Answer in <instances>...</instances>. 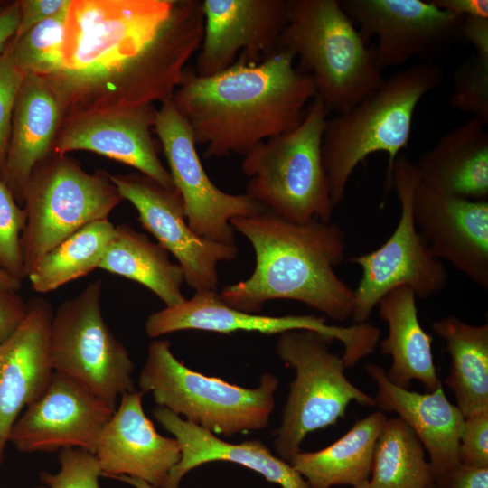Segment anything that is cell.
Returning a JSON list of instances; mask_svg holds the SVG:
<instances>
[{
    "label": "cell",
    "instance_id": "6da1fadb",
    "mask_svg": "<svg viewBox=\"0 0 488 488\" xmlns=\"http://www.w3.org/2000/svg\"><path fill=\"white\" fill-rule=\"evenodd\" d=\"M199 0H71L62 66L45 79L62 120L171 100L203 35Z\"/></svg>",
    "mask_w": 488,
    "mask_h": 488
},
{
    "label": "cell",
    "instance_id": "7a4b0ae2",
    "mask_svg": "<svg viewBox=\"0 0 488 488\" xmlns=\"http://www.w3.org/2000/svg\"><path fill=\"white\" fill-rule=\"evenodd\" d=\"M294 60L290 51L277 49L259 61L238 60L208 77L186 70L171 100L196 145L205 146V158L244 156L302 122L316 90Z\"/></svg>",
    "mask_w": 488,
    "mask_h": 488
},
{
    "label": "cell",
    "instance_id": "3957f363",
    "mask_svg": "<svg viewBox=\"0 0 488 488\" xmlns=\"http://www.w3.org/2000/svg\"><path fill=\"white\" fill-rule=\"evenodd\" d=\"M230 225L249 241L256 263L249 278L221 292L228 305L258 314L270 300L287 299L337 322L352 318V290L334 270L346 247L338 225L317 219L296 223L266 210Z\"/></svg>",
    "mask_w": 488,
    "mask_h": 488
},
{
    "label": "cell",
    "instance_id": "277c9868",
    "mask_svg": "<svg viewBox=\"0 0 488 488\" xmlns=\"http://www.w3.org/2000/svg\"><path fill=\"white\" fill-rule=\"evenodd\" d=\"M443 79V69L433 61L416 63L385 79L350 111L327 118L322 159L335 206L354 169L374 153L388 155L385 187L391 190L392 167L408 145L416 108Z\"/></svg>",
    "mask_w": 488,
    "mask_h": 488
},
{
    "label": "cell",
    "instance_id": "5b68a950",
    "mask_svg": "<svg viewBox=\"0 0 488 488\" xmlns=\"http://www.w3.org/2000/svg\"><path fill=\"white\" fill-rule=\"evenodd\" d=\"M277 49L299 60L328 112L346 113L385 78L369 46L337 0H287Z\"/></svg>",
    "mask_w": 488,
    "mask_h": 488
},
{
    "label": "cell",
    "instance_id": "8992f818",
    "mask_svg": "<svg viewBox=\"0 0 488 488\" xmlns=\"http://www.w3.org/2000/svg\"><path fill=\"white\" fill-rule=\"evenodd\" d=\"M328 111L314 97L295 128L255 145L243 157L246 194L286 221H331L335 207L322 159Z\"/></svg>",
    "mask_w": 488,
    "mask_h": 488
},
{
    "label": "cell",
    "instance_id": "52a82bcc",
    "mask_svg": "<svg viewBox=\"0 0 488 488\" xmlns=\"http://www.w3.org/2000/svg\"><path fill=\"white\" fill-rule=\"evenodd\" d=\"M278 385L272 373L245 388L192 371L176 359L167 340L149 344L138 376L140 391L152 393L157 407L224 436L266 428Z\"/></svg>",
    "mask_w": 488,
    "mask_h": 488
},
{
    "label": "cell",
    "instance_id": "ba28073f",
    "mask_svg": "<svg viewBox=\"0 0 488 488\" xmlns=\"http://www.w3.org/2000/svg\"><path fill=\"white\" fill-rule=\"evenodd\" d=\"M333 341L308 330L277 338V355L296 371L273 442L277 455L287 463L308 434L335 425L351 402L377 406L374 397L346 378L343 358L330 351Z\"/></svg>",
    "mask_w": 488,
    "mask_h": 488
},
{
    "label": "cell",
    "instance_id": "9c48e42d",
    "mask_svg": "<svg viewBox=\"0 0 488 488\" xmlns=\"http://www.w3.org/2000/svg\"><path fill=\"white\" fill-rule=\"evenodd\" d=\"M122 201L105 171L89 174L65 155L40 163L23 196L21 245L26 277L50 249L87 224L108 219Z\"/></svg>",
    "mask_w": 488,
    "mask_h": 488
},
{
    "label": "cell",
    "instance_id": "30bf717a",
    "mask_svg": "<svg viewBox=\"0 0 488 488\" xmlns=\"http://www.w3.org/2000/svg\"><path fill=\"white\" fill-rule=\"evenodd\" d=\"M419 183L415 164L399 154L391 175V189L400 204L398 224L380 248L349 258L361 269L358 286L352 290V319L355 324L366 323L380 299L399 286H408L416 297L426 299L446 286L444 265L432 253L414 221L413 197Z\"/></svg>",
    "mask_w": 488,
    "mask_h": 488
},
{
    "label": "cell",
    "instance_id": "8fae6325",
    "mask_svg": "<svg viewBox=\"0 0 488 488\" xmlns=\"http://www.w3.org/2000/svg\"><path fill=\"white\" fill-rule=\"evenodd\" d=\"M102 280L89 284L53 313L50 352L53 371L88 389L113 410L124 393L136 390L133 361L101 313Z\"/></svg>",
    "mask_w": 488,
    "mask_h": 488
},
{
    "label": "cell",
    "instance_id": "7c38bea8",
    "mask_svg": "<svg viewBox=\"0 0 488 488\" xmlns=\"http://www.w3.org/2000/svg\"><path fill=\"white\" fill-rule=\"evenodd\" d=\"M324 315L271 316L247 313L228 305L217 291H198L190 299L165 306L151 314L145 322L151 338L186 330L232 333L256 332L281 334L295 330H308L342 343L346 368L371 355L379 342L380 329L369 324L350 326L331 325Z\"/></svg>",
    "mask_w": 488,
    "mask_h": 488
},
{
    "label": "cell",
    "instance_id": "4fadbf2b",
    "mask_svg": "<svg viewBox=\"0 0 488 488\" xmlns=\"http://www.w3.org/2000/svg\"><path fill=\"white\" fill-rule=\"evenodd\" d=\"M154 127L191 229L214 241L235 243L230 221L265 209L246 193H228L211 182L198 155L192 132L172 100L162 103L156 110Z\"/></svg>",
    "mask_w": 488,
    "mask_h": 488
},
{
    "label": "cell",
    "instance_id": "5bb4252c",
    "mask_svg": "<svg viewBox=\"0 0 488 488\" xmlns=\"http://www.w3.org/2000/svg\"><path fill=\"white\" fill-rule=\"evenodd\" d=\"M123 200L136 208L140 224L178 261L184 281L195 292L217 291L218 265L234 259L235 243H222L194 232L181 196L140 174L110 175Z\"/></svg>",
    "mask_w": 488,
    "mask_h": 488
},
{
    "label": "cell",
    "instance_id": "9a60e30c",
    "mask_svg": "<svg viewBox=\"0 0 488 488\" xmlns=\"http://www.w3.org/2000/svg\"><path fill=\"white\" fill-rule=\"evenodd\" d=\"M341 6L368 43L380 68L427 58L460 35L463 18L438 8L430 0H343Z\"/></svg>",
    "mask_w": 488,
    "mask_h": 488
},
{
    "label": "cell",
    "instance_id": "2e32d148",
    "mask_svg": "<svg viewBox=\"0 0 488 488\" xmlns=\"http://www.w3.org/2000/svg\"><path fill=\"white\" fill-rule=\"evenodd\" d=\"M114 411L81 384L54 371L44 393L14 422L8 442L23 453L79 448L95 455Z\"/></svg>",
    "mask_w": 488,
    "mask_h": 488
},
{
    "label": "cell",
    "instance_id": "e0dca14e",
    "mask_svg": "<svg viewBox=\"0 0 488 488\" xmlns=\"http://www.w3.org/2000/svg\"><path fill=\"white\" fill-rule=\"evenodd\" d=\"M202 9L203 35L194 71L208 77L238 60L256 62L275 52L287 0H203Z\"/></svg>",
    "mask_w": 488,
    "mask_h": 488
},
{
    "label": "cell",
    "instance_id": "ac0fdd59",
    "mask_svg": "<svg viewBox=\"0 0 488 488\" xmlns=\"http://www.w3.org/2000/svg\"><path fill=\"white\" fill-rule=\"evenodd\" d=\"M416 227L432 253L488 289V201L441 192L420 183L413 197Z\"/></svg>",
    "mask_w": 488,
    "mask_h": 488
},
{
    "label": "cell",
    "instance_id": "d6986e66",
    "mask_svg": "<svg viewBox=\"0 0 488 488\" xmlns=\"http://www.w3.org/2000/svg\"><path fill=\"white\" fill-rule=\"evenodd\" d=\"M156 108H135L87 113L63 120L53 145V154L90 151L136 169L163 187L174 190L151 135Z\"/></svg>",
    "mask_w": 488,
    "mask_h": 488
},
{
    "label": "cell",
    "instance_id": "ffe728a7",
    "mask_svg": "<svg viewBox=\"0 0 488 488\" xmlns=\"http://www.w3.org/2000/svg\"><path fill=\"white\" fill-rule=\"evenodd\" d=\"M52 316L48 300H30L21 324L0 344V465L14 422L44 393L54 372L50 352Z\"/></svg>",
    "mask_w": 488,
    "mask_h": 488
},
{
    "label": "cell",
    "instance_id": "44dd1931",
    "mask_svg": "<svg viewBox=\"0 0 488 488\" xmlns=\"http://www.w3.org/2000/svg\"><path fill=\"white\" fill-rule=\"evenodd\" d=\"M140 390L124 393L106 424L95 455L101 476H129L164 488L181 458L175 438L160 435L143 408Z\"/></svg>",
    "mask_w": 488,
    "mask_h": 488
},
{
    "label": "cell",
    "instance_id": "7402d4cb",
    "mask_svg": "<svg viewBox=\"0 0 488 488\" xmlns=\"http://www.w3.org/2000/svg\"><path fill=\"white\" fill-rule=\"evenodd\" d=\"M365 371L378 389L376 407L382 412L396 413L427 452L435 483L457 467L465 417L447 399L443 386L418 393L394 384L378 364L366 363Z\"/></svg>",
    "mask_w": 488,
    "mask_h": 488
},
{
    "label": "cell",
    "instance_id": "603a6c76",
    "mask_svg": "<svg viewBox=\"0 0 488 488\" xmlns=\"http://www.w3.org/2000/svg\"><path fill=\"white\" fill-rule=\"evenodd\" d=\"M153 416L174 436L181 451V458L171 470L164 488H179L187 474L211 462L239 465L280 488H311L289 463L274 455L258 439L239 444L227 442L163 407L154 408Z\"/></svg>",
    "mask_w": 488,
    "mask_h": 488
},
{
    "label": "cell",
    "instance_id": "cb8c5ba5",
    "mask_svg": "<svg viewBox=\"0 0 488 488\" xmlns=\"http://www.w3.org/2000/svg\"><path fill=\"white\" fill-rule=\"evenodd\" d=\"M61 120V105L49 82L25 75L15 99L0 176L22 207L30 177L34 168L51 155Z\"/></svg>",
    "mask_w": 488,
    "mask_h": 488
},
{
    "label": "cell",
    "instance_id": "d4e9b609",
    "mask_svg": "<svg viewBox=\"0 0 488 488\" xmlns=\"http://www.w3.org/2000/svg\"><path fill=\"white\" fill-rule=\"evenodd\" d=\"M487 122L477 117L445 134L415 164L421 184L471 200L488 197Z\"/></svg>",
    "mask_w": 488,
    "mask_h": 488
},
{
    "label": "cell",
    "instance_id": "484cf974",
    "mask_svg": "<svg viewBox=\"0 0 488 488\" xmlns=\"http://www.w3.org/2000/svg\"><path fill=\"white\" fill-rule=\"evenodd\" d=\"M378 306L380 317L388 324V335L380 342V350L392 361L386 371L389 380L405 389L418 380L427 392L436 389L442 382L434 363L432 337L418 320L414 291L399 286L384 296Z\"/></svg>",
    "mask_w": 488,
    "mask_h": 488
},
{
    "label": "cell",
    "instance_id": "4316f807",
    "mask_svg": "<svg viewBox=\"0 0 488 488\" xmlns=\"http://www.w3.org/2000/svg\"><path fill=\"white\" fill-rule=\"evenodd\" d=\"M387 420L381 410L353 424L341 438L315 451L296 453L288 462L311 488L356 486L369 481L378 437Z\"/></svg>",
    "mask_w": 488,
    "mask_h": 488
},
{
    "label": "cell",
    "instance_id": "83f0119b",
    "mask_svg": "<svg viewBox=\"0 0 488 488\" xmlns=\"http://www.w3.org/2000/svg\"><path fill=\"white\" fill-rule=\"evenodd\" d=\"M446 344L451 365L445 384L465 418L488 411V324H470L448 315L433 323Z\"/></svg>",
    "mask_w": 488,
    "mask_h": 488
},
{
    "label": "cell",
    "instance_id": "f1b7e54d",
    "mask_svg": "<svg viewBox=\"0 0 488 488\" xmlns=\"http://www.w3.org/2000/svg\"><path fill=\"white\" fill-rule=\"evenodd\" d=\"M99 268L143 285L165 306L185 300L181 267L170 261L168 251L159 243L152 242L126 223L116 226Z\"/></svg>",
    "mask_w": 488,
    "mask_h": 488
},
{
    "label": "cell",
    "instance_id": "f546056e",
    "mask_svg": "<svg viewBox=\"0 0 488 488\" xmlns=\"http://www.w3.org/2000/svg\"><path fill=\"white\" fill-rule=\"evenodd\" d=\"M115 228L108 219L96 221L61 241L27 276L32 288L40 294L49 293L99 268Z\"/></svg>",
    "mask_w": 488,
    "mask_h": 488
},
{
    "label": "cell",
    "instance_id": "4dcf8cb0",
    "mask_svg": "<svg viewBox=\"0 0 488 488\" xmlns=\"http://www.w3.org/2000/svg\"><path fill=\"white\" fill-rule=\"evenodd\" d=\"M435 483L425 449L399 418H387L378 437L369 483L371 488H427Z\"/></svg>",
    "mask_w": 488,
    "mask_h": 488
},
{
    "label": "cell",
    "instance_id": "1f68e13d",
    "mask_svg": "<svg viewBox=\"0 0 488 488\" xmlns=\"http://www.w3.org/2000/svg\"><path fill=\"white\" fill-rule=\"evenodd\" d=\"M69 7L13 40L14 56L24 75L48 79L61 70Z\"/></svg>",
    "mask_w": 488,
    "mask_h": 488
},
{
    "label": "cell",
    "instance_id": "d6a6232c",
    "mask_svg": "<svg viewBox=\"0 0 488 488\" xmlns=\"http://www.w3.org/2000/svg\"><path fill=\"white\" fill-rule=\"evenodd\" d=\"M26 213L0 178V269L21 281L26 277L21 237Z\"/></svg>",
    "mask_w": 488,
    "mask_h": 488
},
{
    "label": "cell",
    "instance_id": "836d02e7",
    "mask_svg": "<svg viewBox=\"0 0 488 488\" xmlns=\"http://www.w3.org/2000/svg\"><path fill=\"white\" fill-rule=\"evenodd\" d=\"M450 106L488 122V62L475 54L460 63L453 74Z\"/></svg>",
    "mask_w": 488,
    "mask_h": 488
},
{
    "label": "cell",
    "instance_id": "e575fe53",
    "mask_svg": "<svg viewBox=\"0 0 488 488\" xmlns=\"http://www.w3.org/2000/svg\"><path fill=\"white\" fill-rule=\"evenodd\" d=\"M60 469L42 472L40 479L48 488H99L101 469L96 455L79 448L60 450Z\"/></svg>",
    "mask_w": 488,
    "mask_h": 488
},
{
    "label": "cell",
    "instance_id": "d590c367",
    "mask_svg": "<svg viewBox=\"0 0 488 488\" xmlns=\"http://www.w3.org/2000/svg\"><path fill=\"white\" fill-rule=\"evenodd\" d=\"M24 77L15 61L12 41L0 55V176L9 144L14 107Z\"/></svg>",
    "mask_w": 488,
    "mask_h": 488
},
{
    "label": "cell",
    "instance_id": "8d00e7d4",
    "mask_svg": "<svg viewBox=\"0 0 488 488\" xmlns=\"http://www.w3.org/2000/svg\"><path fill=\"white\" fill-rule=\"evenodd\" d=\"M459 461L465 465L488 467V411L465 418Z\"/></svg>",
    "mask_w": 488,
    "mask_h": 488
},
{
    "label": "cell",
    "instance_id": "74e56055",
    "mask_svg": "<svg viewBox=\"0 0 488 488\" xmlns=\"http://www.w3.org/2000/svg\"><path fill=\"white\" fill-rule=\"evenodd\" d=\"M71 0H22L18 1L20 23L14 39L23 35L38 23L68 8Z\"/></svg>",
    "mask_w": 488,
    "mask_h": 488
},
{
    "label": "cell",
    "instance_id": "f35d334b",
    "mask_svg": "<svg viewBox=\"0 0 488 488\" xmlns=\"http://www.w3.org/2000/svg\"><path fill=\"white\" fill-rule=\"evenodd\" d=\"M27 311V303L17 290L0 284V344L21 324Z\"/></svg>",
    "mask_w": 488,
    "mask_h": 488
},
{
    "label": "cell",
    "instance_id": "ab89813d",
    "mask_svg": "<svg viewBox=\"0 0 488 488\" xmlns=\"http://www.w3.org/2000/svg\"><path fill=\"white\" fill-rule=\"evenodd\" d=\"M435 485L436 488H488V467L460 464Z\"/></svg>",
    "mask_w": 488,
    "mask_h": 488
},
{
    "label": "cell",
    "instance_id": "60d3db41",
    "mask_svg": "<svg viewBox=\"0 0 488 488\" xmlns=\"http://www.w3.org/2000/svg\"><path fill=\"white\" fill-rule=\"evenodd\" d=\"M460 35L474 47L479 59L488 62V18H464L460 26Z\"/></svg>",
    "mask_w": 488,
    "mask_h": 488
},
{
    "label": "cell",
    "instance_id": "b9f144b4",
    "mask_svg": "<svg viewBox=\"0 0 488 488\" xmlns=\"http://www.w3.org/2000/svg\"><path fill=\"white\" fill-rule=\"evenodd\" d=\"M438 8L460 18H488L487 0H430Z\"/></svg>",
    "mask_w": 488,
    "mask_h": 488
},
{
    "label": "cell",
    "instance_id": "7bdbcfd3",
    "mask_svg": "<svg viewBox=\"0 0 488 488\" xmlns=\"http://www.w3.org/2000/svg\"><path fill=\"white\" fill-rule=\"evenodd\" d=\"M20 23L18 1L0 8V55L14 39Z\"/></svg>",
    "mask_w": 488,
    "mask_h": 488
},
{
    "label": "cell",
    "instance_id": "ee69618b",
    "mask_svg": "<svg viewBox=\"0 0 488 488\" xmlns=\"http://www.w3.org/2000/svg\"><path fill=\"white\" fill-rule=\"evenodd\" d=\"M21 283H22L21 281L14 279L11 276H9L7 273L0 269V284L2 286L18 291L21 287Z\"/></svg>",
    "mask_w": 488,
    "mask_h": 488
},
{
    "label": "cell",
    "instance_id": "f6af8a7d",
    "mask_svg": "<svg viewBox=\"0 0 488 488\" xmlns=\"http://www.w3.org/2000/svg\"><path fill=\"white\" fill-rule=\"evenodd\" d=\"M116 479H117L119 481H122V482L129 484L130 486H132L134 488H155L154 486H152L148 483H146V482H145L143 480L137 479V478H134V477L119 476V477H117Z\"/></svg>",
    "mask_w": 488,
    "mask_h": 488
},
{
    "label": "cell",
    "instance_id": "bcb514c9",
    "mask_svg": "<svg viewBox=\"0 0 488 488\" xmlns=\"http://www.w3.org/2000/svg\"><path fill=\"white\" fill-rule=\"evenodd\" d=\"M352 488H371V487H370L369 481H367L356 486H352Z\"/></svg>",
    "mask_w": 488,
    "mask_h": 488
},
{
    "label": "cell",
    "instance_id": "7dc6e473",
    "mask_svg": "<svg viewBox=\"0 0 488 488\" xmlns=\"http://www.w3.org/2000/svg\"><path fill=\"white\" fill-rule=\"evenodd\" d=\"M427 488H436V485H435V483L431 485H429Z\"/></svg>",
    "mask_w": 488,
    "mask_h": 488
},
{
    "label": "cell",
    "instance_id": "c3c4849f",
    "mask_svg": "<svg viewBox=\"0 0 488 488\" xmlns=\"http://www.w3.org/2000/svg\"><path fill=\"white\" fill-rule=\"evenodd\" d=\"M33 488H48V487H46V486L44 485V486H37V487H33Z\"/></svg>",
    "mask_w": 488,
    "mask_h": 488
},
{
    "label": "cell",
    "instance_id": "681fc988",
    "mask_svg": "<svg viewBox=\"0 0 488 488\" xmlns=\"http://www.w3.org/2000/svg\"><path fill=\"white\" fill-rule=\"evenodd\" d=\"M260 488H267V487H260Z\"/></svg>",
    "mask_w": 488,
    "mask_h": 488
}]
</instances>
